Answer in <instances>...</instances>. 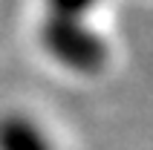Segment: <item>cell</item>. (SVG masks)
Segmentation results:
<instances>
[{
  "instance_id": "cell-3",
  "label": "cell",
  "mask_w": 153,
  "mask_h": 150,
  "mask_svg": "<svg viewBox=\"0 0 153 150\" xmlns=\"http://www.w3.org/2000/svg\"><path fill=\"white\" fill-rule=\"evenodd\" d=\"M98 0H43L46 15H64V17H87L95 9Z\"/></svg>"
},
{
  "instance_id": "cell-1",
  "label": "cell",
  "mask_w": 153,
  "mask_h": 150,
  "mask_svg": "<svg viewBox=\"0 0 153 150\" xmlns=\"http://www.w3.org/2000/svg\"><path fill=\"white\" fill-rule=\"evenodd\" d=\"M38 41L55 64L78 75L101 72L110 58L107 41L87 23V17L43 15L38 26Z\"/></svg>"
},
{
  "instance_id": "cell-2",
  "label": "cell",
  "mask_w": 153,
  "mask_h": 150,
  "mask_svg": "<svg viewBox=\"0 0 153 150\" xmlns=\"http://www.w3.org/2000/svg\"><path fill=\"white\" fill-rule=\"evenodd\" d=\"M0 150H55L49 133L26 113L0 116Z\"/></svg>"
}]
</instances>
